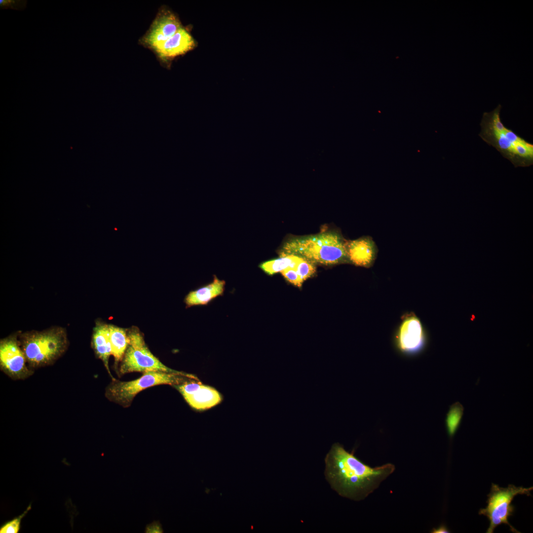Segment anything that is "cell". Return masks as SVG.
<instances>
[{
	"label": "cell",
	"mask_w": 533,
	"mask_h": 533,
	"mask_svg": "<svg viewBox=\"0 0 533 533\" xmlns=\"http://www.w3.org/2000/svg\"><path fill=\"white\" fill-rule=\"evenodd\" d=\"M225 286V281L215 276L211 283L190 292L185 298V303L189 307L207 305L214 298L223 294Z\"/></svg>",
	"instance_id": "cell-15"
},
{
	"label": "cell",
	"mask_w": 533,
	"mask_h": 533,
	"mask_svg": "<svg viewBox=\"0 0 533 533\" xmlns=\"http://www.w3.org/2000/svg\"><path fill=\"white\" fill-rule=\"evenodd\" d=\"M187 403L197 411H204L219 404L222 400L214 388L204 385L199 380H192L174 385Z\"/></svg>",
	"instance_id": "cell-10"
},
{
	"label": "cell",
	"mask_w": 533,
	"mask_h": 533,
	"mask_svg": "<svg viewBox=\"0 0 533 533\" xmlns=\"http://www.w3.org/2000/svg\"><path fill=\"white\" fill-rule=\"evenodd\" d=\"M302 258L293 254L282 255L279 258L265 262L260 266L267 274L273 275L288 268L295 269Z\"/></svg>",
	"instance_id": "cell-17"
},
{
	"label": "cell",
	"mask_w": 533,
	"mask_h": 533,
	"mask_svg": "<svg viewBox=\"0 0 533 533\" xmlns=\"http://www.w3.org/2000/svg\"><path fill=\"white\" fill-rule=\"evenodd\" d=\"M146 533H162L163 530L159 521H154L146 526Z\"/></svg>",
	"instance_id": "cell-23"
},
{
	"label": "cell",
	"mask_w": 533,
	"mask_h": 533,
	"mask_svg": "<svg viewBox=\"0 0 533 533\" xmlns=\"http://www.w3.org/2000/svg\"><path fill=\"white\" fill-rule=\"evenodd\" d=\"M195 45V41L191 34L182 27L153 52L160 62L164 64L174 58L192 50Z\"/></svg>",
	"instance_id": "cell-12"
},
{
	"label": "cell",
	"mask_w": 533,
	"mask_h": 533,
	"mask_svg": "<svg viewBox=\"0 0 533 533\" xmlns=\"http://www.w3.org/2000/svg\"><path fill=\"white\" fill-rule=\"evenodd\" d=\"M92 346L96 356L101 359L112 380L115 379L111 373L109 360L112 355L109 325L98 323L93 329Z\"/></svg>",
	"instance_id": "cell-14"
},
{
	"label": "cell",
	"mask_w": 533,
	"mask_h": 533,
	"mask_svg": "<svg viewBox=\"0 0 533 533\" xmlns=\"http://www.w3.org/2000/svg\"><path fill=\"white\" fill-rule=\"evenodd\" d=\"M0 369L13 380H24L34 373L17 336H10L0 341Z\"/></svg>",
	"instance_id": "cell-8"
},
{
	"label": "cell",
	"mask_w": 533,
	"mask_h": 533,
	"mask_svg": "<svg viewBox=\"0 0 533 533\" xmlns=\"http://www.w3.org/2000/svg\"><path fill=\"white\" fill-rule=\"evenodd\" d=\"M27 4L26 0H0V8L1 9L23 10L26 8Z\"/></svg>",
	"instance_id": "cell-21"
},
{
	"label": "cell",
	"mask_w": 533,
	"mask_h": 533,
	"mask_svg": "<svg viewBox=\"0 0 533 533\" xmlns=\"http://www.w3.org/2000/svg\"><path fill=\"white\" fill-rule=\"evenodd\" d=\"M346 248L349 261L356 266L366 267L373 265L378 253L377 246L369 236L346 241Z\"/></svg>",
	"instance_id": "cell-13"
},
{
	"label": "cell",
	"mask_w": 533,
	"mask_h": 533,
	"mask_svg": "<svg viewBox=\"0 0 533 533\" xmlns=\"http://www.w3.org/2000/svg\"><path fill=\"white\" fill-rule=\"evenodd\" d=\"M312 262L302 258L295 268L303 281L310 277L315 272V267Z\"/></svg>",
	"instance_id": "cell-19"
},
{
	"label": "cell",
	"mask_w": 533,
	"mask_h": 533,
	"mask_svg": "<svg viewBox=\"0 0 533 533\" xmlns=\"http://www.w3.org/2000/svg\"><path fill=\"white\" fill-rule=\"evenodd\" d=\"M533 490V487L524 488L509 484L507 487L502 488L492 483L490 492L487 495V505L479 511V515L486 516L490 521V526L486 533H493L495 529L501 524L508 525L513 533H520L508 522L509 517L513 515L515 510L512 501L518 495H531V491Z\"/></svg>",
	"instance_id": "cell-6"
},
{
	"label": "cell",
	"mask_w": 533,
	"mask_h": 533,
	"mask_svg": "<svg viewBox=\"0 0 533 533\" xmlns=\"http://www.w3.org/2000/svg\"><path fill=\"white\" fill-rule=\"evenodd\" d=\"M112 355L114 358L115 365L122 361L129 343L127 330L109 325Z\"/></svg>",
	"instance_id": "cell-16"
},
{
	"label": "cell",
	"mask_w": 533,
	"mask_h": 533,
	"mask_svg": "<svg viewBox=\"0 0 533 533\" xmlns=\"http://www.w3.org/2000/svg\"><path fill=\"white\" fill-rule=\"evenodd\" d=\"M325 463V479L331 488L340 495L355 501L364 499L395 469L390 463L370 467L339 443L332 445Z\"/></svg>",
	"instance_id": "cell-1"
},
{
	"label": "cell",
	"mask_w": 533,
	"mask_h": 533,
	"mask_svg": "<svg viewBox=\"0 0 533 533\" xmlns=\"http://www.w3.org/2000/svg\"><path fill=\"white\" fill-rule=\"evenodd\" d=\"M463 414V407L458 402L452 405L447 414L446 427L449 437L451 440L457 431Z\"/></svg>",
	"instance_id": "cell-18"
},
{
	"label": "cell",
	"mask_w": 533,
	"mask_h": 533,
	"mask_svg": "<svg viewBox=\"0 0 533 533\" xmlns=\"http://www.w3.org/2000/svg\"><path fill=\"white\" fill-rule=\"evenodd\" d=\"M284 277L294 285L301 287L303 282V279L298 274L295 268H288L281 272Z\"/></svg>",
	"instance_id": "cell-22"
},
{
	"label": "cell",
	"mask_w": 533,
	"mask_h": 533,
	"mask_svg": "<svg viewBox=\"0 0 533 533\" xmlns=\"http://www.w3.org/2000/svg\"><path fill=\"white\" fill-rule=\"evenodd\" d=\"M19 340L28 366L33 370L53 364L69 345L66 332L61 327L26 332Z\"/></svg>",
	"instance_id": "cell-4"
},
{
	"label": "cell",
	"mask_w": 533,
	"mask_h": 533,
	"mask_svg": "<svg viewBox=\"0 0 533 533\" xmlns=\"http://www.w3.org/2000/svg\"><path fill=\"white\" fill-rule=\"evenodd\" d=\"M346 241L335 231L297 237L285 243L281 255L293 254L311 262L336 264L348 260Z\"/></svg>",
	"instance_id": "cell-3"
},
{
	"label": "cell",
	"mask_w": 533,
	"mask_h": 533,
	"mask_svg": "<svg viewBox=\"0 0 533 533\" xmlns=\"http://www.w3.org/2000/svg\"><path fill=\"white\" fill-rule=\"evenodd\" d=\"M182 27L180 20L173 12L162 6L148 31L140 38L139 42L153 52Z\"/></svg>",
	"instance_id": "cell-9"
},
{
	"label": "cell",
	"mask_w": 533,
	"mask_h": 533,
	"mask_svg": "<svg viewBox=\"0 0 533 533\" xmlns=\"http://www.w3.org/2000/svg\"><path fill=\"white\" fill-rule=\"evenodd\" d=\"M431 533H450L449 529L445 525H441L437 528H433Z\"/></svg>",
	"instance_id": "cell-24"
},
{
	"label": "cell",
	"mask_w": 533,
	"mask_h": 533,
	"mask_svg": "<svg viewBox=\"0 0 533 533\" xmlns=\"http://www.w3.org/2000/svg\"><path fill=\"white\" fill-rule=\"evenodd\" d=\"M127 333L129 343L119 369L120 375L131 372L143 373L150 371L180 372L167 367L153 355L137 328L133 327L127 330Z\"/></svg>",
	"instance_id": "cell-7"
},
{
	"label": "cell",
	"mask_w": 533,
	"mask_h": 533,
	"mask_svg": "<svg viewBox=\"0 0 533 533\" xmlns=\"http://www.w3.org/2000/svg\"><path fill=\"white\" fill-rule=\"evenodd\" d=\"M396 344L398 350L407 355L417 354L424 348L426 337L418 318L413 316L403 321L396 338Z\"/></svg>",
	"instance_id": "cell-11"
},
{
	"label": "cell",
	"mask_w": 533,
	"mask_h": 533,
	"mask_svg": "<svg viewBox=\"0 0 533 533\" xmlns=\"http://www.w3.org/2000/svg\"><path fill=\"white\" fill-rule=\"evenodd\" d=\"M192 380L198 379L192 375L182 372L176 373L147 372L143 373L140 378L130 381L112 380L106 388L105 395L109 401L127 408L136 395L144 389L161 384L174 386Z\"/></svg>",
	"instance_id": "cell-5"
},
{
	"label": "cell",
	"mask_w": 533,
	"mask_h": 533,
	"mask_svg": "<svg viewBox=\"0 0 533 533\" xmlns=\"http://www.w3.org/2000/svg\"><path fill=\"white\" fill-rule=\"evenodd\" d=\"M31 509V505L30 504L22 514L18 517L4 524L0 529V533H17L19 532L21 527L22 519L26 515L28 512Z\"/></svg>",
	"instance_id": "cell-20"
},
{
	"label": "cell",
	"mask_w": 533,
	"mask_h": 533,
	"mask_svg": "<svg viewBox=\"0 0 533 533\" xmlns=\"http://www.w3.org/2000/svg\"><path fill=\"white\" fill-rule=\"evenodd\" d=\"M501 109L498 104L493 111L483 114L479 136L514 167L533 165V145L504 126L500 118Z\"/></svg>",
	"instance_id": "cell-2"
}]
</instances>
